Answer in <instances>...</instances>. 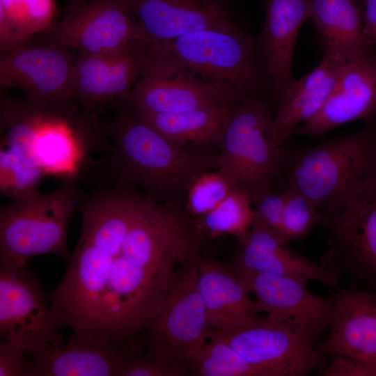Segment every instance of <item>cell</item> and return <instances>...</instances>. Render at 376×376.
Returning a JSON list of instances; mask_svg holds the SVG:
<instances>
[{
    "instance_id": "obj_1",
    "label": "cell",
    "mask_w": 376,
    "mask_h": 376,
    "mask_svg": "<svg viewBox=\"0 0 376 376\" xmlns=\"http://www.w3.org/2000/svg\"><path fill=\"white\" fill-rule=\"evenodd\" d=\"M144 200L120 186L82 203L78 241L62 280L47 295L72 336L133 347L157 314L178 267L151 261L130 237Z\"/></svg>"
},
{
    "instance_id": "obj_2",
    "label": "cell",
    "mask_w": 376,
    "mask_h": 376,
    "mask_svg": "<svg viewBox=\"0 0 376 376\" xmlns=\"http://www.w3.org/2000/svg\"><path fill=\"white\" fill-rule=\"evenodd\" d=\"M108 132L122 185H135L157 203L183 208L192 180L218 168L217 153L180 147L125 111L109 126Z\"/></svg>"
},
{
    "instance_id": "obj_3",
    "label": "cell",
    "mask_w": 376,
    "mask_h": 376,
    "mask_svg": "<svg viewBox=\"0 0 376 376\" xmlns=\"http://www.w3.org/2000/svg\"><path fill=\"white\" fill-rule=\"evenodd\" d=\"M288 183L322 210L348 199L376 179V123L356 132L290 150Z\"/></svg>"
},
{
    "instance_id": "obj_4",
    "label": "cell",
    "mask_w": 376,
    "mask_h": 376,
    "mask_svg": "<svg viewBox=\"0 0 376 376\" xmlns=\"http://www.w3.org/2000/svg\"><path fill=\"white\" fill-rule=\"evenodd\" d=\"M152 46L198 77L230 86L244 97H260L266 88L272 92L258 40L238 23L197 31Z\"/></svg>"
},
{
    "instance_id": "obj_5",
    "label": "cell",
    "mask_w": 376,
    "mask_h": 376,
    "mask_svg": "<svg viewBox=\"0 0 376 376\" xmlns=\"http://www.w3.org/2000/svg\"><path fill=\"white\" fill-rule=\"evenodd\" d=\"M61 102L3 100L1 146L37 166L45 175L76 178L86 146L76 123L57 111Z\"/></svg>"
},
{
    "instance_id": "obj_6",
    "label": "cell",
    "mask_w": 376,
    "mask_h": 376,
    "mask_svg": "<svg viewBox=\"0 0 376 376\" xmlns=\"http://www.w3.org/2000/svg\"><path fill=\"white\" fill-rule=\"evenodd\" d=\"M79 196L75 177L57 189L0 210V267L26 265L33 257L55 254L68 260L67 231Z\"/></svg>"
},
{
    "instance_id": "obj_7",
    "label": "cell",
    "mask_w": 376,
    "mask_h": 376,
    "mask_svg": "<svg viewBox=\"0 0 376 376\" xmlns=\"http://www.w3.org/2000/svg\"><path fill=\"white\" fill-rule=\"evenodd\" d=\"M272 117L260 97L244 98L224 129L217 152L218 168L227 172L251 201L270 189L289 155V149L274 146L269 139Z\"/></svg>"
},
{
    "instance_id": "obj_8",
    "label": "cell",
    "mask_w": 376,
    "mask_h": 376,
    "mask_svg": "<svg viewBox=\"0 0 376 376\" xmlns=\"http://www.w3.org/2000/svg\"><path fill=\"white\" fill-rule=\"evenodd\" d=\"M199 256L178 266L157 314L137 341L136 350L188 362L205 344L210 327L198 287Z\"/></svg>"
},
{
    "instance_id": "obj_9",
    "label": "cell",
    "mask_w": 376,
    "mask_h": 376,
    "mask_svg": "<svg viewBox=\"0 0 376 376\" xmlns=\"http://www.w3.org/2000/svg\"><path fill=\"white\" fill-rule=\"evenodd\" d=\"M143 72L120 100L125 112H171L238 103L244 97L233 87L203 80L151 45Z\"/></svg>"
},
{
    "instance_id": "obj_10",
    "label": "cell",
    "mask_w": 376,
    "mask_h": 376,
    "mask_svg": "<svg viewBox=\"0 0 376 376\" xmlns=\"http://www.w3.org/2000/svg\"><path fill=\"white\" fill-rule=\"evenodd\" d=\"M328 245L322 265L376 290V179L342 203L322 210Z\"/></svg>"
},
{
    "instance_id": "obj_11",
    "label": "cell",
    "mask_w": 376,
    "mask_h": 376,
    "mask_svg": "<svg viewBox=\"0 0 376 376\" xmlns=\"http://www.w3.org/2000/svg\"><path fill=\"white\" fill-rule=\"evenodd\" d=\"M43 34L47 41L84 54H143L153 43L125 0H91Z\"/></svg>"
},
{
    "instance_id": "obj_12",
    "label": "cell",
    "mask_w": 376,
    "mask_h": 376,
    "mask_svg": "<svg viewBox=\"0 0 376 376\" xmlns=\"http://www.w3.org/2000/svg\"><path fill=\"white\" fill-rule=\"evenodd\" d=\"M47 294L26 265L0 267V337L32 354L63 343Z\"/></svg>"
},
{
    "instance_id": "obj_13",
    "label": "cell",
    "mask_w": 376,
    "mask_h": 376,
    "mask_svg": "<svg viewBox=\"0 0 376 376\" xmlns=\"http://www.w3.org/2000/svg\"><path fill=\"white\" fill-rule=\"evenodd\" d=\"M210 338L226 343L268 376H306L327 365L317 347L267 315L230 331L210 328Z\"/></svg>"
},
{
    "instance_id": "obj_14",
    "label": "cell",
    "mask_w": 376,
    "mask_h": 376,
    "mask_svg": "<svg viewBox=\"0 0 376 376\" xmlns=\"http://www.w3.org/2000/svg\"><path fill=\"white\" fill-rule=\"evenodd\" d=\"M256 297L260 312L279 320L311 345L331 326L335 308L334 293L320 296L311 292L307 282L233 267Z\"/></svg>"
},
{
    "instance_id": "obj_15",
    "label": "cell",
    "mask_w": 376,
    "mask_h": 376,
    "mask_svg": "<svg viewBox=\"0 0 376 376\" xmlns=\"http://www.w3.org/2000/svg\"><path fill=\"white\" fill-rule=\"evenodd\" d=\"M75 61L70 49L56 43L26 42L1 53V91L20 89L40 104L70 100Z\"/></svg>"
},
{
    "instance_id": "obj_16",
    "label": "cell",
    "mask_w": 376,
    "mask_h": 376,
    "mask_svg": "<svg viewBox=\"0 0 376 376\" xmlns=\"http://www.w3.org/2000/svg\"><path fill=\"white\" fill-rule=\"evenodd\" d=\"M376 119V51L357 61H346L338 84L321 111L297 126L291 136H320L343 124Z\"/></svg>"
},
{
    "instance_id": "obj_17",
    "label": "cell",
    "mask_w": 376,
    "mask_h": 376,
    "mask_svg": "<svg viewBox=\"0 0 376 376\" xmlns=\"http://www.w3.org/2000/svg\"><path fill=\"white\" fill-rule=\"evenodd\" d=\"M153 43L237 23L226 0H125Z\"/></svg>"
},
{
    "instance_id": "obj_18",
    "label": "cell",
    "mask_w": 376,
    "mask_h": 376,
    "mask_svg": "<svg viewBox=\"0 0 376 376\" xmlns=\"http://www.w3.org/2000/svg\"><path fill=\"white\" fill-rule=\"evenodd\" d=\"M335 308L327 337L318 350L325 355L366 361L376 357V293L352 288L334 293Z\"/></svg>"
},
{
    "instance_id": "obj_19",
    "label": "cell",
    "mask_w": 376,
    "mask_h": 376,
    "mask_svg": "<svg viewBox=\"0 0 376 376\" xmlns=\"http://www.w3.org/2000/svg\"><path fill=\"white\" fill-rule=\"evenodd\" d=\"M265 10L258 44L272 92L279 100L294 80L295 45L301 27L312 17V0H266Z\"/></svg>"
},
{
    "instance_id": "obj_20",
    "label": "cell",
    "mask_w": 376,
    "mask_h": 376,
    "mask_svg": "<svg viewBox=\"0 0 376 376\" xmlns=\"http://www.w3.org/2000/svg\"><path fill=\"white\" fill-rule=\"evenodd\" d=\"M198 287L211 329L230 331L260 318L256 300L233 268L200 255Z\"/></svg>"
},
{
    "instance_id": "obj_21",
    "label": "cell",
    "mask_w": 376,
    "mask_h": 376,
    "mask_svg": "<svg viewBox=\"0 0 376 376\" xmlns=\"http://www.w3.org/2000/svg\"><path fill=\"white\" fill-rule=\"evenodd\" d=\"M238 240L235 265L240 268L340 288L339 274L297 253L288 243L265 229L251 226Z\"/></svg>"
},
{
    "instance_id": "obj_22",
    "label": "cell",
    "mask_w": 376,
    "mask_h": 376,
    "mask_svg": "<svg viewBox=\"0 0 376 376\" xmlns=\"http://www.w3.org/2000/svg\"><path fill=\"white\" fill-rule=\"evenodd\" d=\"M345 62L325 56L318 67L288 85L269 126L268 136L274 146H281L295 128L321 111L335 90Z\"/></svg>"
},
{
    "instance_id": "obj_23",
    "label": "cell",
    "mask_w": 376,
    "mask_h": 376,
    "mask_svg": "<svg viewBox=\"0 0 376 376\" xmlns=\"http://www.w3.org/2000/svg\"><path fill=\"white\" fill-rule=\"evenodd\" d=\"M127 348L70 337L26 357L23 376H117Z\"/></svg>"
},
{
    "instance_id": "obj_24",
    "label": "cell",
    "mask_w": 376,
    "mask_h": 376,
    "mask_svg": "<svg viewBox=\"0 0 376 376\" xmlns=\"http://www.w3.org/2000/svg\"><path fill=\"white\" fill-rule=\"evenodd\" d=\"M238 103L180 111L127 113L180 147L214 153L219 150L224 129Z\"/></svg>"
},
{
    "instance_id": "obj_25",
    "label": "cell",
    "mask_w": 376,
    "mask_h": 376,
    "mask_svg": "<svg viewBox=\"0 0 376 376\" xmlns=\"http://www.w3.org/2000/svg\"><path fill=\"white\" fill-rule=\"evenodd\" d=\"M325 56L357 61L376 51L363 36L361 8L357 0H312V17Z\"/></svg>"
},
{
    "instance_id": "obj_26",
    "label": "cell",
    "mask_w": 376,
    "mask_h": 376,
    "mask_svg": "<svg viewBox=\"0 0 376 376\" xmlns=\"http://www.w3.org/2000/svg\"><path fill=\"white\" fill-rule=\"evenodd\" d=\"M54 0H0V52L27 42L54 23Z\"/></svg>"
},
{
    "instance_id": "obj_27",
    "label": "cell",
    "mask_w": 376,
    "mask_h": 376,
    "mask_svg": "<svg viewBox=\"0 0 376 376\" xmlns=\"http://www.w3.org/2000/svg\"><path fill=\"white\" fill-rule=\"evenodd\" d=\"M143 63V54L130 52L102 74L74 79L73 99L81 102L86 110L111 99L121 100L141 76Z\"/></svg>"
},
{
    "instance_id": "obj_28",
    "label": "cell",
    "mask_w": 376,
    "mask_h": 376,
    "mask_svg": "<svg viewBox=\"0 0 376 376\" xmlns=\"http://www.w3.org/2000/svg\"><path fill=\"white\" fill-rule=\"evenodd\" d=\"M253 217L251 196L237 189L214 209L194 221L203 236L232 234L239 238L249 230Z\"/></svg>"
},
{
    "instance_id": "obj_29",
    "label": "cell",
    "mask_w": 376,
    "mask_h": 376,
    "mask_svg": "<svg viewBox=\"0 0 376 376\" xmlns=\"http://www.w3.org/2000/svg\"><path fill=\"white\" fill-rule=\"evenodd\" d=\"M210 340L187 362L190 373L198 376H268L226 343L216 338Z\"/></svg>"
},
{
    "instance_id": "obj_30",
    "label": "cell",
    "mask_w": 376,
    "mask_h": 376,
    "mask_svg": "<svg viewBox=\"0 0 376 376\" xmlns=\"http://www.w3.org/2000/svg\"><path fill=\"white\" fill-rule=\"evenodd\" d=\"M45 176L39 167L1 146L0 192L11 202L27 201L40 194L39 187Z\"/></svg>"
},
{
    "instance_id": "obj_31",
    "label": "cell",
    "mask_w": 376,
    "mask_h": 376,
    "mask_svg": "<svg viewBox=\"0 0 376 376\" xmlns=\"http://www.w3.org/2000/svg\"><path fill=\"white\" fill-rule=\"evenodd\" d=\"M237 189L233 178L222 169L205 171L191 182L183 210L194 219L199 218L214 209Z\"/></svg>"
},
{
    "instance_id": "obj_32",
    "label": "cell",
    "mask_w": 376,
    "mask_h": 376,
    "mask_svg": "<svg viewBox=\"0 0 376 376\" xmlns=\"http://www.w3.org/2000/svg\"><path fill=\"white\" fill-rule=\"evenodd\" d=\"M280 237L287 243L305 238L320 224L321 213L301 192L288 185Z\"/></svg>"
},
{
    "instance_id": "obj_33",
    "label": "cell",
    "mask_w": 376,
    "mask_h": 376,
    "mask_svg": "<svg viewBox=\"0 0 376 376\" xmlns=\"http://www.w3.org/2000/svg\"><path fill=\"white\" fill-rule=\"evenodd\" d=\"M189 373L187 362L169 360L128 349L117 376H184Z\"/></svg>"
},
{
    "instance_id": "obj_34",
    "label": "cell",
    "mask_w": 376,
    "mask_h": 376,
    "mask_svg": "<svg viewBox=\"0 0 376 376\" xmlns=\"http://www.w3.org/2000/svg\"><path fill=\"white\" fill-rule=\"evenodd\" d=\"M253 217L251 226L265 229L280 237L285 207L283 192L267 189L252 200Z\"/></svg>"
},
{
    "instance_id": "obj_35",
    "label": "cell",
    "mask_w": 376,
    "mask_h": 376,
    "mask_svg": "<svg viewBox=\"0 0 376 376\" xmlns=\"http://www.w3.org/2000/svg\"><path fill=\"white\" fill-rule=\"evenodd\" d=\"M26 353L17 346L1 340L0 376H23Z\"/></svg>"
},
{
    "instance_id": "obj_36",
    "label": "cell",
    "mask_w": 376,
    "mask_h": 376,
    "mask_svg": "<svg viewBox=\"0 0 376 376\" xmlns=\"http://www.w3.org/2000/svg\"><path fill=\"white\" fill-rule=\"evenodd\" d=\"M361 13L364 41L376 49V0H363Z\"/></svg>"
},
{
    "instance_id": "obj_37",
    "label": "cell",
    "mask_w": 376,
    "mask_h": 376,
    "mask_svg": "<svg viewBox=\"0 0 376 376\" xmlns=\"http://www.w3.org/2000/svg\"><path fill=\"white\" fill-rule=\"evenodd\" d=\"M350 376H376V357L369 361H359L350 359Z\"/></svg>"
},
{
    "instance_id": "obj_38",
    "label": "cell",
    "mask_w": 376,
    "mask_h": 376,
    "mask_svg": "<svg viewBox=\"0 0 376 376\" xmlns=\"http://www.w3.org/2000/svg\"><path fill=\"white\" fill-rule=\"evenodd\" d=\"M91 0H68V4L65 8L66 13L75 10Z\"/></svg>"
},
{
    "instance_id": "obj_39",
    "label": "cell",
    "mask_w": 376,
    "mask_h": 376,
    "mask_svg": "<svg viewBox=\"0 0 376 376\" xmlns=\"http://www.w3.org/2000/svg\"><path fill=\"white\" fill-rule=\"evenodd\" d=\"M357 1L358 2V3L359 4V6H360V7L361 8V6H362L363 0H357Z\"/></svg>"
},
{
    "instance_id": "obj_40",
    "label": "cell",
    "mask_w": 376,
    "mask_h": 376,
    "mask_svg": "<svg viewBox=\"0 0 376 376\" xmlns=\"http://www.w3.org/2000/svg\"><path fill=\"white\" fill-rule=\"evenodd\" d=\"M375 123H376V119H375Z\"/></svg>"
}]
</instances>
